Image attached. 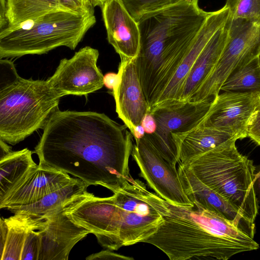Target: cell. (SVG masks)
Segmentation results:
<instances>
[{
	"label": "cell",
	"mask_w": 260,
	"mask_h": 260,
	"mask_svg": "<svg viewBox=\"0 0 260 260\" xmlns=\"http://www.w3.org/2000/svg\"><path fill=\"white\" fill-rule=\"evenodd\" d=\"M126 128L104 113L58 110L43 127L35 151L39 164L111 190L131 176L134 137Z\"/></svg>",
	"instance_id": "1"
},
{
	"label": "cell",
	"mask_w": 260,
	"mask_h": 260,
	"mask_svg": "<svg viewBox=\"0 0 260 260\" xmlns=\"http://www.w3.org/2000/svg\"><path fill=\"white\" fill-rule=\"evenodd\" d=\"M165 203L168 213L143 243L154 246L171 260H227L259 248L253 238L232 222L196 202L189 205Z\"/></svg>",
	"instance_id": "2"
},
{
	"label": "cell",
	"mask_w": 260,
	"mask_h": 260,
	"mask_svg": "<svg viewBox=\"0 0 260 260\" xmlns=\"http://www.w3.org/2000/svg\"><path fill=\"white\" fill-rule=\"evenodd\" d=\"M211 12L184 0L143 16L136 66L149 107L156 85L164 88Z\"/></svg>",
	"instance_id": "3"
},
{
	"label": "cell",
	"mask_w": 260,
	"mask_h": 260,
	"mask_svg": "<svg viewBox=\"0 0 260 260\" xmlns=\"http://www.w3.org/2000/svg\"><path fill=\"white\" fill-rule=\"evenodd\" d=\"M61 98L47 80L23 78L12 61L1 59L0 139L14 145L43 129Z\"/></svg>",
	"instance_id": "4"
},
{
	"label": "cell",
	"mask_w": 260,
	"mask_h": 260,
	"mask_svg": "<svg viewBox=\"0 0 260 260\" xmlns=\"http://www.w3.org/2000/svg\"><path fill=\"white\" fill-rule=\"evenodd\" d=\"M233 138L186 164L198 178L252 223L258 212L253 160L237 149Z\"/></svg>",
	"instance_id": "5"
},
{
	"label": "cell",
	"mask_w": 260,
	"mask_h": 260,
	"mask_svg": "<svg viewBox=\"0 0 260 260\" xmlns=\"http://www.w3.org/2000/svg\"><path fill=\"white\" fill-rule=\"evenodd\" d=\"M96 23L94 11L49 12L14 28L0 30V58L43 54L57 47L74 50Z\"/></svg>",
	"instance_id": "6"
},
{
	"label": "cell",
	"mask_w": 260,
	"mask_h": 260,
	"mask_svg": "<svg viewBox=\"0 0 260 260\" xmlns=\"http://www.w3.org/2000/svg\"><path fill=\"white\" fill-rule=\"evenodd\" d=\"M110 190L113 195L105 198L112 219L108 249L144 242L169 212L165 200L131 175Z\"/></svg>",
	"instance_id": "7"
},
{
	"label": "cell",
	"mask_w": 260,
	"mask_h": 260,
	"mask_svg": "<svg viewBox=\"0 0 260 260\" xmlns=\"http://www.w3.org/2000/svg\"><path fill=\"white\" fill-rule=\"evenodd\" d=\"M259 54L260 19L234 18L230 15L229 37L221 55L190 101H213L230 74Z\"/></svg>",
	"instance_id": "8"
},
{
	"label": "cell",
	"mask_w": 260,
	"mask_h": 260,
	"mask_svg": "<svg viewBox=\"0 0 260 260\" xmlns=\"http://www.w3.org/2000/svg\"><path fill=\"white\" fill-rule=\"evenodd\" d=\"M211 103L187 101L150 110L156 122V129L154 133L146 135L174 166L178 163L179 148L173 135L185 134L197 127L208 111Z\"/></svg>",
	"instance_id": "9"
},
{
	"label": "cell",
	"mask_w": 260,
	"mask_h": 260,
	"mask_svg": "<svg viewBox=\"0 0 260 260\" xmlns=\"http://www.w3.org/2000/svg\"><path fill=\"white\" fill-rule=\"evenodd\" d=\"M132 155L137 164L140 176L164 200L178 205L192 203L186 196L176 167L158 151L147 136L135 140Z\"/></svg>",
	"instance_id": "10"
},
{
	"label": "cell",
	"mask_w": 260,
	"mask_h": 260,
	"mask_svg": "<svg viewBox=\"0 0 260 260\" xmlns=\"http://www.w3.org/2000/svg\"><path fill=\"white\" fill-rule=\"evenodd\" d=\"M99 51L90 46L81 48L69 59L60 60L54 74L47 79L61 97L85 95L102 88L104 75L97 66Z\"/></svg>",
	"instance_id": "11"
},
{
	"label": "cell",
	"mask_w": 260,
	"mask_h": 260,
	"mask_svg": "<svg viewBox=\"0 0 260 260\" xmlns=\"http://www.w3.org/2000/svg\"><path fill=\"white\" fill-rule=\"evenodd\" d=\"M257 103V94L224 91L211 102L197 126L221 129L238 139L247 137V129Z\"/></svg>",
	"instance_id": "12"
},
{
	"label": "cell",
	"mask_w": 260,
	"mask_h": 260,
	"mask_svg": "<svg viewBox=\"0 0 260 260\" xmlns=\"http://www.w3.org/2000/svg\"><path fill=\"white\" fill-rule=\"evenodd\" d=\"M1 219V260H38V231L45 218L16 213Z\"/></svg>",
	"instance_id": "13"
},
{
	"label": "cell",
	"mask_w": 260,
	"mask_h": 260,
	"mask_svg": "<svg viewBox=\"0 0 260 260\" xmlns=\"http://www.w3.org/2000/svg\"><path fill=\"white\" fill-rule=\"evenodd\" d=\"M229 16V10L225 5L222 8L211 12L172 77L149 111L158 107L180 103L184 82L193 63L214 34L225 24Z\"/></svg>",
	"instance_id": "14"
},
{
	"label": "cell",
	"mask_w": 260,
	"mask_h": 260,
	"mask_svg": "<svg viewBox=\"0 0 260 260\" xmlns=\"http://www.w3.org/2000/svg\"><path fill=\"white\" fill-rule=\"evenodd\" d=\"M117 83L113 89L116 111L132 133L149 111L136 66V59L120 58Z\"/></svg>",
	"instance_id": "15"
},
{
	"label": "cell",
	"mask_w": 260,
	"mask_h": 260,
	"mask_svg": "<svg viewBox=\"0 0 260 260\" xmlns=\"http://www.w3.org/2000/svg\"><path fill=\"white\" fill-rule=\"evenodd\" d=\"M62 208L48 215L43 228L38 231V260L68 259L73 247L90 234L73 221Z\"/></svg>",
	"instance_id": "16"
},
{
	"label": "cell",
	"mask_w": 260,
	"mask_h": 260,
	"mask_svg": "<svg viewBox=\"0 0 260 260\" xmlns=\"http://www.w3.org/2000/svg\"><path fill=\"white\" fill-rule=\"evenodd\" d=\"M101 8L109 43L120 58L136 59L141 42L138 22L121 0H106Z\"/></svg>",
	"instance_id": "17"
},
{
	"label": "cell",
	"mask_w": 260,
	"mask_h": 260,
	"mask_svg": "<svg viewBox=\"0 0 260 260\" xmlns=\"http://www.w3.org/2000/svg\"><path fill=\"white\" fill-rule=\"evenodd\" d=\"M74 179L61 170L39 164L0 202V208L10 211L30 204Z\"/></svg>",
	"instance_id": "18"
},
{
	"label": "cell",
	"mask_w": 260,
	"mask_h": 260,
	"mask_svg": "<svg viewBox=\"0 0 260 260\" xmlns=\"http://www.w3.org/2000/svg\"><path fill=\"white\" fill-rule=\"evenodd\" d=\"M177 170L184 191L192 203L196 202L222 215L253 238L254 223L247 220L233 206L201 181L187 165L179 164Z\"/></svg>",
	"instance_id": "19"
},
{
	"label": "cell",
	"mask_w": 260,
	"mask_h": 260,
	"mask_svg": "<svg viewBox=\"0 0 260 260\" xmlns=\"http://www.w3.org/2000/svg\"><path fill=\"white\" fill-rule=\"evenodd\" d=\"M230 16L212 36L193 63L184 82L180 102L190 101L216 66L228 41Z\"/></svg>",
	"instance_id": "20"
},
{
	"label": "cell",
	"mask_w": 260,
	"mask_h": 260,
	"mask_svg": "<svg viewBox=\"0 0 260 260\" xmlns=\"http://www.w3.org/2000/svg\"><path fill=\"white\" fill-rule=\"evenodd\" d=\"M233 138L236 137L221 129L202 126L183 134L174 135L179 148L178 164H186Z\"/></svg>",
	"instance_id": "21"
},
{
	"label": "cell",
	"mask_w": 260,
	"mask_h": 260,
	"mask_svg": "<svg viewBox=\"0 0 260 260\" xmlns=\"http://www.w3.org/2000/svg\"><path fill=\"white\" fill-rule=\"evenodd\" d=\"M89 185L82 180L75 178L67 185L59 188L30 204L11 209L13 213H20L45 218L59 209L77 195L87 190Z\"/></svg>",
	"instance_id": "22"
},
{
	"label": "cell",
	"mask_w": 260,
	"mask_h": 260,
	"mask_svg": "<svg viewBox=\"0 0 260 260\" xmlns=\"http://www.w3.org/2000/svg\"><path fill=\"white\" fill-rule=\"evenodd\" d=\"M38 165L27 148L12 151L0 159V202Z\"/></svg>",
	"instance_id": "23"
},
{
	"label": "cell",
	"mask_w": 260,
	"mask_h": 260,
	"mask_svg": "<svg viewBox=\"0 0 260 260\" xmlns=\"http://www.w3.org/2000/svg\"><path fill=\"white\" fill-rule=\"evenodd\" d=\"M57 9H64L58 0H7V28L19 26Z\"/></svg>",
	"instance_id": "24"
},
{
	"label": "cell",
	"mask_w": 260,
	"mask_h": 260,
	"mask_svg": "<svg viewBox=\"0 0 260 260\" xmlns=\"http://www.w3.org/2000/svg\"><path fill=\"white\" fill-rule=\"evenodd\" d=\"M221 90L260 94V65L258 56L230 74L221 85Z\"/></svg>",
	"instance_id": "25"
},
{
	"label": "cell",
	"mask_w": 260,
	"mask_h": 260,
	"mask_svg": "<svg viewBox=\"0 0 260 260\" xmlns=\"http://www.w3.org/2000/svg\"><path fill=\"white\" fill-rule=\"evenodd\" d=\"M125 7L138 22L148 13L166 8L184 0H121Z\"/></svg>",
	"instance_id": "26"
},
{
	"label": "cell",
	"mask_w": 260,
	"mask_h": 260,
	"mask_svg": "<svg viewBox=\"0 0 260 260\" xmlns=\"http://www.w3.org/2000/svg\"><path fill=\"white\" fill-rule=\"evenodd\" d=\"M225 6L234 18L260 19V0H226Z\"/></svg>",
	"instance_id": "27"
},
{
	"label": "cell",
	"mask_w": 260,
	"mask_h": 260,
	"mask_svg": "<svg viewBox=\"0 0 260 260\" xmlns=\"http://www.w3.org/2000/svg\"><path fill=\"white\" fill-rule=\"evenodd\" d=\"M247 137L260 146V94H257V103L247 129Z\"/></svg>",
	"instance_id": "28"
},
{
	"label": "cell",
	"mask_w": 260,
	"mask_h": 260,
	"mask_svg": "<svg viewBox=\"0 0 260 260\" xmlns=\"http://www.w3.org/2000/svg\"><path fill=\"white\" fill-rule=\"evenodd\" d=\"M63 9L77 13L94 11L91 3L86 0H58Z\"/></svg>",
	"instance_id": "29"
},
{
	"label": "cell",
	"mask_w": 260,
	"mask_h": 260,
	"mask_svg": "<svg viewBox=\"0 0 260 260\" xmlns=\"http://www.w3.org/2000/svg\"><path fill=\"white\" fill-rule=\"evenodd\" d=\"M86 259H124L133 260L132 257L124 256L118 253L112 252L111 250L108 249L101 251L88 256Z\"/></svg>",
	"instance_id": "30"
},
{
	"label": "cell",
	"mask_w": 260,
	"mask_h": 260,
	"mask_svg": "<svg viewBox=\"0 0 260 260\" xmlns=\"http://www.w3.org/2000/svg\"><path fill=\"white\" fill-rule=\"evenodd\" d=\"M141 124L144 128L145 134L150 135L155 132L156 122L151 111H149L144 116Z\"/></svg>",
	"instance_id": "31"
},
{
	"label": "cell",
	"mask_w": 260,
	"mask_h": 260,
	"mask_svg": "<svg viewBox=\"0 0 260 260\" xmlns=\"http://www.w3.org/2000/svg\"><path fill=\"white\" fill-rule=\"evenodd\" d=\"M9 26L7 18V0H0V30Z\"/></svg>",
	"instance_id": "32"
},
{
	"label": "cell",
	"mask_w": 260,
	"mask_h": 260,
	"mask_svg": "<svg viewBox=\"0 0 260 260\" xmlns=\"http://www.w3.org/2000/svg\"><path fill=\"white\" fill-rule=\"evenodd\" d=\"M117 74L108 73L104 76V85L108 89H113L117 83Z\"/></svg>",
	"instance_id": "33"
},
{
	"label": "cell",
	"mask_w": 260,
	"mask_h": 260,
	"mask_svg": "<svg viewBox=\"0 0 260 260\" xmlns=\"http://www.w3.org/2000/svg\"><path fill=\"white\" fill-rule=\"evenodd\" d=\"M131 133L135 140L142 138L145 135L144 128L141 124L136 126Z\"/></svg>",
	"instance_id": "34"
},
{
	"label": "cell",
	"mask_w": 260,
	"mask_h": 260,
	"mask_svg": "<svg viewBox=\"0 0 260 260\" xmlns=\"http://www.w3.org/2000/svg\"><path fill=\"white\" fill-rule=\"evenodd\" d=\"M255 192L258 202H260V170L255 174L253 182Z\"/></svg>",
	"instance_id": "35"
},
{
	"label": "cell",
	"mask_w": 260,
	"mask_h": 260,
	"mask_svg": "<svg viewBox=\"0 0 260 260\" xmlns=\"http://www.w3.org/2000/svg\"><path fill=\"white\" fill-rule=\"evenodd\" d=\"M0 146H1V156L0 159L3 158L6 155L11 153L12 150L11 147L7 145V143L2 140L0 139Z\"/></svg>",
	"instance_id": "36"
},
{
	"label": "cell",
	"mask_w": 260,
	"mask_h": 260,
	"mask_svg": "<svg viewBox=\"0 0 260 260\" xmlns=\"http://www.w3.org/2000/svg\"><path fill=\"white\" fill-rule=\"evenodd\" d=\"M106 1V0H91V4L94 8L97 6L101 7Z\"/></svg>",
	"instance_id": "37"
},
{
	"label": "cell",
	"mask_w": 260,
	"mask_h": 260,
	"mask_svg": "<svg viewBox=\"0 0 260 260\" xmlns=\"http://www.w3.org/2000/svg\"><path fill=\"white\" fill-rule=\"evenodd\" d=\"M258 59L259 64L260 65V54L258 56Z\"/></svg>",
	"instance_id": "38"
},
{
	"label": "cell",
	"mask_w": 260,
	"mask_h": 260,
	"mask_svg": "<svg viewBox=\"0 0 260 260\" xmlns=\"http://www.w3.org/2000/svg\"><path fill=\"white\" fill-rule=\"evenodd\" d=\"M86 1L91 3V0H86Z\"/></svg>",
	"instance_id": "39"
}]
</instances>
